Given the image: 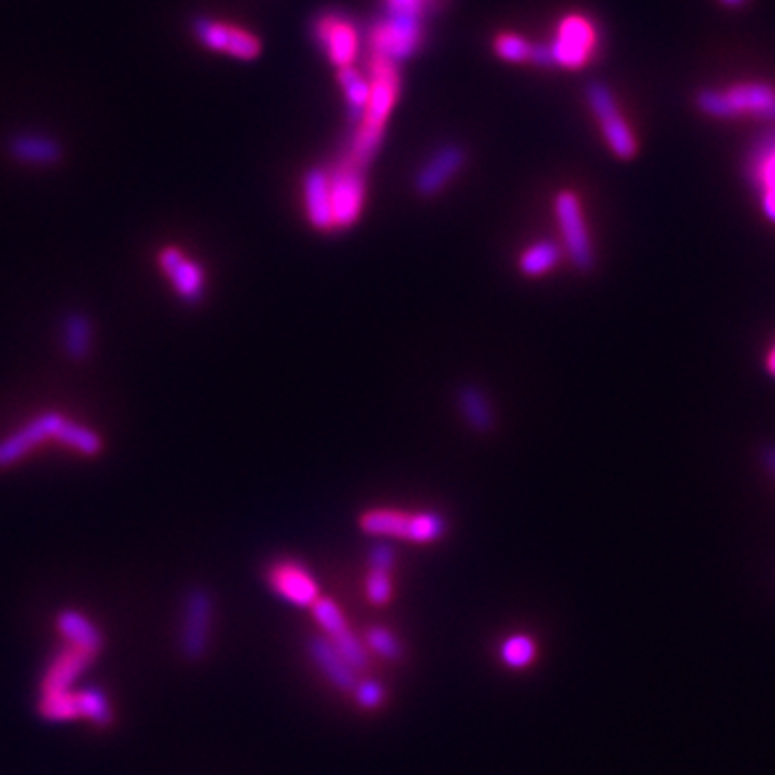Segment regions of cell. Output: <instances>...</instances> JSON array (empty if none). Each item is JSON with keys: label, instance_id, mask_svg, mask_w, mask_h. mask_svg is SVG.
Here are the masks:
<instances>
[{"label": "cell", "instance_id": "obj_1", "mask_svg": "<svg viewBox=\"0 0 775 775\" xmlns=\"http://www.w3.org/2000/svg\"><path fill=\"white\" fill-rule=\"evenodd\" d=\"M371 97L364 108V115L358 123L356 134L351 138L347 155L358 166L366 168L382 147L384 132L394 106L399 100V69L397 63H392L382 56L371 54Z\"/></svg>", "mask_w": 775, "mask_h": 775}, {"label": "cell", "instance_id": "obj_2", "mask_svg": "<svg viewBox=\"0 0 775 775\" xmlns=\"http://www.w3.org/2000/svg\"><path fill=\"white\" fill-rule=\"evenodd\" d=\"M364 534L375 539H397L414 545H431L446 537L448 521L438 511H403L390 506L366 509L358 517Z\"/></svg>", "mask_w": 775, "mask_h": 775}, {"label": "cell", "instance_id": "obj_3", "mask_svg": "<svg viewBox=\"0 0 775 775\" xmlns=\"http://www.w3.org/2000/svg\"><path fill=\"white\" fill-rule=\"evenodd\" d=\"M696 108L720 121L739 117L775 121V87L765 80H745L726 89H702L696 95Z\"/></svg>", "mask_w": 775, "mask_h": 775}, {"label": "cell", "instance_id": "obj_4", "mask_svg": "<svg viewBox=\"0 0 775 775\" xmlns=\"http://www.w3.org/2000/svg\"><path fill=\"white\" fill-rule=\"evenodd\" d=\"M366 168L358 166L349 155H341L332 168H328L330 177V201L334 233L354 229L364 214L366 205Z\"/></svg>", "mask_w": 775, "mask_h": 775}, {"label": "cell", "instance_id": "obj_5", "mask_svg": "<svg viewBox=\"0 0 775 775\" xmlns=\"http://www.w3.org/2000/svg\"><path fill=\"white\" fill-rule=\"evenodd\" d=\"M554 216L560 231V246L571 265L580 272H590L595 265V246L580 196L573 190H560L554 196Z\"/></svg>", "mask_w": 775, "mask_h": 775}, {"label": "cell", "instance_id": "obj_6", "mask_svg": "<svg viewBox=\"0 0 775 775\" xmlns=\"http://www.w3.org/2000/svg\"><path fill=\"white\" fill-rule=\"evenodd\" d=\"M588 106L593 117L597 119L599 130L603 134L605 145L616 155L618 160H633L640 151V143L636 134H633L631 125L627 123L625 115L620 112L614 93L605 87L603 82H593L586 89Z\"/></svg>", "mask_w": 775, "mask_h": 775}, {"label": "cell", "instance_id": "obj_7", "mask_svg": "<svg viewBox=\"0 0 775 775\" xmlns=\"http://www.w3.org/2000/svg\"><path fill=\"white\" fill-rule=\"evenodd\" d=\"M313 612L315 623L321 627L323 636H326L338 653L343 655L347 664L354 668L358 674H364L371 668V651L351 629L345 612L341 610L332 597H319V601L310 608Z\"/></svg>", "mask_w": 775, "mask_h": 775}, {"label": "cell", "instance_id": "obj_8", "mask_svg": "<svg viewBox=\"0 0 775 775\" xmlns=\"http://www.w3.org/2000/svg\"><path fill=\"white\" fill-rule=\"evenodd\" d=\"M265 582L272 593L295 608H313L321 597L315 573L295 558H280L267 567Z\"/></svg>", "mask_w": 775, "mask_h": 775}, {"label": "cell", "instance_id": "obj_9", "mask_svg": "<svg viewBox=\"0 0 775 775\" xmlns=\"http://www.w3.org/2000/svg\"><path fill=\"white\" fill-rule=\"evenodd\" d=\"M211 620H214V601L209 590L192 588L183 599L181 610V653L186 659H201L211 638Z\"/></svg>", "mask_w": 775, "mask_h": 775}, {"label": "cell", "instance_id": "obj_10", "mask_svg": "<svg viewBox=\"0 0 775 775\" xmlns=\"http://www.w3.org/2000/svg\"><path fill=\"white\" fill-rule=\"evenodd\" d=\"M556 67L580 69L597 48V31L584 16H567L560 22L556 39L549 44Z\"/></svg>", "mask_w": 775, "mask_h": 775}, {"label": "cell", "instance_id": "obj_11", "mask_svg": "<svg viewBox=\"0 0 775 775\" xmlns=\"http://www.w3.org/2000/svg\"><path fill=\"white\" fill-rule=\"evenodd\" d=\"M465 162H468V153L455 143L435 149L427 162L418 168L414 177V192L420 199H433V196L442 194L448 183L463 171Z\"/></svg>", "mask_w": 775, "mask_h": 775}, {"label": "cell", "instance_id": "obj_12", "mask_svg": "<svg viewBox=\"0 0 775 775\" xmlns=\"http://www.w3.org/2000/svg\"><path fill=\"white\" fill-rule=\"evenodd\" d=\"M63 420L65 418L59 412H46L26 422L24 427L7 435L5 440H0V468H9V465L24 459L39 444L52 440L63 425Z\"/></svg>", "mask_w": 775, "mask_h": 775}, {"label": "cell", "instance_id": "obj_13", "mask_svg": "<svg viewBox=\"0 0 775 775\" xmlns=\"http://www.w3.org/2000/svg\"><path fill=\"white\" fill-rule=\"evenodd\" d=\"M194 35L199 37L201 44L209 50L231 54L242 61H252L261 54V41L255 35L229 24L211 22L207 18L196 20Z\"/></svg>", "mask_w": 775, "mask_h": 775}, {"label": "cell", "instance_id": "obj_14", "mask_svg": "<svg viewBox=\"0 0 775 775\" xmlns=\"http://www.w3.org/2000/svg\"><path fill=\"white\" fill-rule=\"evenodd\" d=\"M160 267L166 274V278L171 280V285L177 293V298L183 300L186 304H199L205 298V272L203 267L190 259L188 255H183L179 248H164L160 252Z\"/></svg>", "mask_w": 775, "mask_h": 775}, {"label": "cell", "instance_id": "obj_15", "mask_svg": "<svg viewBox=\"0 0 775 775\" xmlns=\"http://www.w3.org/2000/svg\"><path fill=\"white\" fill-rule=\"evenodd\" d=\"M315 37L323 52L328 54V59L341 69L349 67L356 59V52L360 46L356 26L343 16L336 13H326V16L315 22Z\"/></svg>", "mask_w": 775, "mask_h": 775}, {"label": "cell", "instance_id": "obj_16", "mask_svg": "<svg viewBox=\"0 0 775 775\" xmlns=\"http://www.w3.org/2000/svg\"><path fill=\"white\" fill-rule=\"evenodd\" d=\"M302 201H304V214L310 227L319 233H334L328 168L313 166L304 173Z\"/></svg>", "mask_w": 775, "mask_h": 775}, {"label": "cell", "instance_id": "obj_17", "mask_svg": "<svg viewBox=\"0 0 775 775\" xmlns=\"http://www.w3.org/2000/svg\"><path fill=\"white\" fill-rule=\"evenodd\" d=\"M97 655L82 651L78 646L67 644L59 653H56L46 668L44 679L39 685V694H59V692H72V685L76 683L82 672L91 668Z\"/></svg>", "mask_w": 775, "mask_h": 775}, {"label": "cell", "instance_id": "obj_18", "mask_svg": "<svg viewBox=\"0 0 775 775\" xmlns=\"http://www.w3.org/2000/svg\"><path fill=\"white\" fill-rule=\"evenodd\" d=\"M748 173L758 192V205L763 216L775 224V136L765 140L752 153Z\"/></svg>", "mask_w": 775, "mask_h": 775}, {"label": "cell", "instance_id": "obj_19", "mask_svg": "<svg viewBox=\"0 0 775 775\" xmlns=\"http://www.w3.org/2000/svg\"><path fill=\"white\" fill-rule=\"evenodd\" d=\"M308 653L313 657L315 666L323 672V676L341 692L354 694L356 685L360 683V674L351 668L343 655L336 651L332 642L326 636H315L308 642Z\"/></svg>", "mask_w": 775, "mask_h": 775}, {"label": "cell", "instance_id": "obj_20", "mask_svg": "<svg viewBox=\"0 0 775 775\" xmlns=\"http://www.w3.org/2000/svg\"><path fill=\"white\" fill-rule=\"evenodd\" d=\"M56 629H59L67 644L78 646L82 651H89L97 657H100V653L104 651L102 631L97 629V625L91 618L76 610H63L59 616H56Z\"/></svg>", "mask_w": 775, "mask_h": 775}, {"label": "cell", "instance_id": "obj_21", "mask_svg": "<svg viewBox=\"0 0 775 775\" xmlns=\"http://www.w3.org/2000/svg\"><path fill=\"white\" fill-rule=\"evenodd\" d=\"M457 407L468 427L476 433H489L496 427V412L489 401V394L476 384H465L457 390Z\"/></svg>", "mask_w": 775, "mask_h": 775}, {"label": "cell", "instance_id": "obj_22", "mask_svg": "<svg viewBox=\"0 0 775 775\" xmlns=\"http://www.w3.org/2000/svg\"><path fill=\"white\" fill-rule=\"evenodd\" d=\"M562 255H565V250L554 239H539V242H532L528 248H524L517 259V267L526 278H543L545 274L556 270Z\"/></svg>", "mask_w": 775, "mask_h": 775}, {"label": "cell", "instance_id": "obj_23", "mask_svg": "<svg viewBox=\"0 0 775 775\" xmlns=\"http://www.w3.org/2000/svg\"><path fill=\"white\" fill-rule=\"evenodd\" d=\"M61 341H63L65 354L69 358L76 360V362L87 360L91 354V347H93L91 319L84 313H69L63 319Z\"/></svg>", "mask_w": 775, "mask_h": 775}, {"label": "cell", "instance_id": "obj_24", "mask_svg": "<svg viewBox=\"0 0 775 775\" xmlns=\"http://www.w3.org/2000/svg\"><path fill=\"white\" fill-rule=\"evenodd\" d=\"M338 84H341L345 102H347V117L351 123H360L364 108L371 97V80L360 74L356 67H341L338 69Z\"/></svg>", "mask_w": 775, "mask_h": 775}, {"label": "cell", "instance_id": "obj_25", "mask_svg": "<svg viewBox=\"0 0 775 775\" xmlns=\"http://www.w3.org/2000/svg\"><path fill=\"white\" fill-rule=\"evenodd\" d=\"M11 153L16 155L20 162L26 164H54L61 158V147L56 145V140L39 134H24L13 138Z\"/></svg>", "mask_w": 775, "mask_h": 775}, {"label": "cell", "instance_id": "obj_26", "mask_svg": "<svg viewBox=\"0 0 775 775\" xmlns=\"http://www.w3.org/2000/svg\"><path fill=\"white\" fill-rule=\"evenodd\" d=\"M539 644L530 633H511L500 646V659L511 670H528L537 664Z\"/></svg>", "mask_w": 775, "mask_h": 775}, {"label": "cell", "instance_id": "obj_27", "mask_svg": "<svg viewBox=\"0 0 775 775\" xmlns=\"http://www.w3.org/2000/svg\"><path fill=\"white\" fill-rule=\"evenodd\" d=\"M54 440L61 442L63 446L78 450L80 455H87V457L97 455L104 446L102 438L93 429L78 425V422H72V420H63V425L59 427V431H56Z\"/></svg>", "mask_w": 775, "mask_h": 775}, {"label": "cell", "instance_id": "obj_28", "mask_svg": "<svg viewBox=\"0 0 775 775\" xmlns=\"http://www.w3.org/2000/svg\"><path fill=\"white\" fill-rule=\"evenodd\" d=\"M37 711L44 720L52 724L61 722H76L80 720L76 692H59V694H39Z\"/></svg>", "mask_w": 775, "mask_h": 775}, {"label": "cell", "instance_id": "obj_29", "mask_svg": "<svg viewBox=\"0 0 775 775\" xmlns=\"http://www.w3.org/2000/svg\"><path fill=\"white\" fill-rule=\"evenodd\" d=\"M76 702H78L80 720L82 717H87V720H91L100 728H106L112 724V707L102 689L97 687L80 689V692H76Z\"/></svg>", "mask_w": 775, "mask_h": 775}, {"label": "cell", "instance_id": "obj_30", "mask_svg": "<svg viewBox=\"0 0 775 775\" xmlns=\"http://www.w3.org/2000/svg\"><path fill=\"white\" fill-rule=\"evenodd\" d=\"M364 595L377 608H384L392 601L394 584H392V571L390 569H375L369 567V573L364 577Z\"/></svg>", "mask_w": 775, "mask_h": 775}, {"label": "cell", "instance_id": "obj_31", "mask_svg": "<svg viewBox=\"0 0 775 775\" xmlns=\"http://www.w3.org/2000/svg\"><path fill=\"white\" fill-rule=\"evenodd\" d=\"M364 644L369 646L371 653L379 655L382 659H388V661H397L403 655V646H401L399 638L382 625H375L366 631Z\"/></svg>", "mask_w": 775, "mask_h": 775}, {"label": "cell", "instance_id": "obj_32", "mask_svg": "<svg viewBox=\"0 0 775 775\" xmlns=\"http://www.w3.org/2000/svg\"><path fill=\"white\" fill-rule=\"evenodd\" d=\"M493 48H496V54L500 56V59L509 61V63L530 61V48H532V44H528V41L524 37H519V35H513V33L500 35L496 39V44H493Z\"/></svg>", "mask_w": 775, "mask_h": 775}, {"label": "cell", "instance_id": "obj_33", "mask_svg": "<svg viewBox=\"0 0 775 775\" xmlns=\"http://www.w3.org/2000/svg\"><path fill=\"white\" fill-rule=\"evenodd\" d=\"M354 696L362 709H379L386 700V689L377 681H360L354 689Z\"/></svg>", "mask_w": 775, "mask_h": 775}, {"label": "cell", "instance_id": "obj_34", "mask_svg": "<svg viewBox=\"0 0 775 775\" xmlns=\"http://www.w3.org/2000/svg\"><path fill=\"white\" fill-rule=\"evenodd\" d=\"M427 7H429V0H388L386 16H401V18L422 20Z\"/></svg>", "mask_w": 775, "mask_h": 775}, {"label": "cell", "instance_id": "obj_35", "mask_svg": "<svg viewBox=\"0 0 775 775\" xmlns=\"http://www.w3.org/2000/svg\"><path fill=\"white\" fill-rule=\"evenodd\" d=\"M394 565H397V554H394V549L388 543H377V545L371 547L369 567L390 569L392 571Z\"/></svg>", "mask_w": 775, "mask_h": 775}, {"label": "cell", "instance_id": "obj_36", "mask_svg": "<svg viewBox=\"0 0 775 775\" xmlns=\"http://www.w3.org/2000/svg\"><path fill=\"white\" fill-rule=\"evenodd\" d=\"M530 61L539 67H556L549 44H534L530 48Z\"/></svg>", "mask_w": 775, "mask_h": 775}, {"label": "cell", "instance_id": "obj_37", "mask_svg": "<svg viewBox=\"0 0 775 775\" xmlns=\"http://www.w3.org/2000/svg\"><path fill=\"white\" fill-rule=\"evenodd\" d=\"M763 463H765V468H767V472L775 478V446H771V448H767L765 450V455H763Z\"/></svg>", "mask_w": 775, "mask_h": 775}, {"label": "cell", "instance_id": "obj_38", "mask_svg": "<svg viewBox=\"0 0 775 775\" xmlns=\"http://www.w3.org/2000/svg\"><path fill=\"white\" fill-rule=\"evenodd\" d=\"M765 369H767V373L775 379V341H773V345L769 347L767 356H765Z\"/></svg>", "mask_w": 775, "mask_h": 775}, {"label": "cell", "instance_id": "obj_39", "mask_svg": "<svg viewBox=\"0 0 775 775\" xmlns=\"http://www.w3.org/2000/svg\"><path fill=\"white\" fill-rule=\"evenodd\" d=\"M720 3L726 7H741V5H745V0H720Z\"/></svg>", "mask_w": 775, "mask_h": 775}]
</instances>
